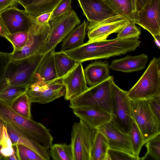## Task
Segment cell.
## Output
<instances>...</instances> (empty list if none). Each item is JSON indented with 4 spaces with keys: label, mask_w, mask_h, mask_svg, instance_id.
<instances>
[{
    "label": "cell",
    "mask_w": 160,
    "mask_h": 160,
    "mask_svg": "<svg viewBox=\"0 0 160 160\" xmlns=\"http://www.w3.org/2000/svg\"><path fill=\"white\" fill-rule=\"evenodd\" d=\"M139 38H116L87 42L74 48L65 51L77 62L106 59L134 51L140 45Z\"/></svg>",
    "instance_id": "obj_1"
},
{
    "label": "cell",
    "mask_w": 160,
    "mask_h": 160,
    "mask_svg": "<svg viewBox=\"0 0 160 160\" xmlns=\"http://www.w3.org/2000/svg\"><path fill=\"white\" fill-rule=\"evenodd\" d=\"M0 119L21 131L47 148H49L52 144L53 137L49 130L44 125L18 114L9 105L0 101Z\"/></svg>",
    "instance_id": "obj_2"
},
{
    "label": "cell",
    "mask_w": 160,
    "mask_h": 160,
    "mask_svg": "<svg viewBox=\"0 0 160 160\" xmlns=\"http://www.w3.org/2000/svg\"><path fill=\"white\" fill-rule=\"evenodd\" d=\"M46 54L40 53L28 59L11 61L0 81V93L11 87L22 86L28 89L34 82L36 71Z\"/></svg>",
    "instance_id": "obj_3"
},
{
    "label": "cell",
    "mask_w": 160,
    "mask_h": 160,
    "mask_svg": "<svg viewBox=\"0 0 160 160\" xmlns=\"http://www.w3.org/2000/svg\"><path fill=\"white\" fill-rule=\"evenodd\" d=\"M113 81V76H109L102 82L88 87L83 93L70 101L69 107L72 109L79 107L93 108L111 114L112 85Z\"/></svg>",
    "instance_id": "obj_4"
},
{
    "label": "cell",
    "mask_w": 160,
    "mask_h": 160,
    "mask_svg": "<svg viewBox=\"0 0 160 160\" xmlns=\"http://www.w3.org/2000/svg\"><path fill=\"white\" fill-rule=\"evenodd\" d=\"M131 100H147L160 95V59L154 57L143 75L127 92Z\"/></svg>",
    "instance_id": "obj_5"
},
{
    "label": "cell",
    "mask_w": 160,
    "mask_h": 160,
    "mask_svg": "<svg viewBox=\"0 0 160 160\" xmlns=\"http://www.w3.org/2000/svg\"><path fill=\"white\" fill-rule=\"evenodd\" d=\"M29 15L30 22L28 31V41L22 49L11 53V61L28 59L40 54L49 35L51 29L49 22L43 24L38 23L36 17Z\"/></svg>",
    "instance_id": "obj_6"
},
{
    "label": "cell",
    "mask_w": 160,
    "mask_h": 160,
    "mask_svg": "<svg viewBox=\"0 0 160 160\" xmlns=\"http://www.w3.org/2000/svg\"><path fill=\"white\" fill-rule=\"evenodd\" d=\"M98 132V129L81 120L73 124L70 143L73 160H90L91 148Z\"/></svg>",
    "instance_id": "obj_7"
},
{
    "label": "cell",
    "mask_w": 160,
    "mask_h": 160,
    "mask_svg": "<svg viewBox=\"0 0 160 160\" xmlns=\"http://www.w3.org/2000/svg\"><path fill=\"white\" fill-rule=\"evenodd\" d=\"M131 113L143 137L144 143L160 133V122L151 111L146 100L131 99Z\"/></svg>",
    "instance_id": "obj_8"
},
{
    "label": "cell",
    "mask_w": 160,
    "mask_h": 160,
    "mask_svg": "<svg viewBox=\"0 0 160 160\" xmlns=\"http://www.w3.org/2000/svg\"><path fill=\"white\" fill-rule=\"evenodd\" d=\"M127 92L113 82L111 101L112 120L121 130L128 134L133 120L131 113V99Z\"/></svg>",
    "instance_id": "obj_9"
},
{
    "label": "cell",
    "mask_w": 160,
    "mask_h": 160,
    "mask_svg": "<svg viewBox=\"0 0 160 160\" xmlns=\"http://www.w3.org/2000/svg\"><path fill=\"white\" fill-rule=\"evenodd\" d=\"M80 22V20L73 10L63 17L49 22L50 32L40 53L46 54L55 49L58 44L63 41Z\"/></svg>",
    "instance_id": "obj_10"
},
{
    "label": "cell",
    "mask_w": 160,
    "mask_h": 160,
    "mask_svg": "<svg viewBox=\"0 0 160 160\" xmlns=\"http://www.w3.org/2000/svg\"><path fill=\"white\" fill-rule=\"evenodd\" d=\"M130 20L121 15H117L101 21L89 22L87 27L88 42L106 39L110 34L118 33Z\"/></svg>",
    "instance_id": "obj_11"
},
{
    "label": "cell",
    "mask_w": 160,
    "mask_h": 160,
    "mask_svg": "<svg viewBox=\"0 0 160 160\" xmlns=\"http://www.w3.org/2000/svg\"><path fill=\"white\" fill-rule=\"evenodd\" d=\"M160 0H148L135 15L134 21L153 37L160 35Z\"/></svg>",
    "instance_id": "obj_12"
},
{
    "label": "cell",
    "mask_w": 160,
    "mask_h": 160,
    "mask_svg": "<svg viewBox=\"0 0 160 160\" xmlns=\"http://www.w3.org/2000/svg\"><path fill=\"white\" fill-rule=\"evenodd\" d=\"M60 80L65 88L64 98L69 101L78 97L88 88L82 62H78L73 69Z\"/></svg>",
    "instance_id": "obj_13"
},
{
    "label": "cell",
    "mask_w": 160,
    "mask_h": 160,
    "mask_svg": "<svg viewBox=\"0 0 160 160\" xmlns=\"http://www.w3.org/2000/svg\"><path fill=\"white\" fill-rule=\"evenodd\" d=\"M97 129L107 138L109 148L133 155L128 134L121 130L112 119Z\"/></svg>",
    "instance_id": "obj_14"
},
{
    "label": "cell",
    "mask_w": 160,
    "mask_h": 160,
    "mask_svg": "<svg viewBox=\"0 0 160 160\" xmlns=\"http://www.w3.org/2000/svg\"><path fill=\"white\" fill-rule=\"evenodd\" d=\"M77 0L88 22L101 21L118 14L105 0Z\"/></svg>",
    "instance_id": "obj_15"
},
{
    "label": "cell",
    "mask_w": 160,
    "mask_h": 160,
    "mask_svg": "<svg viewBox=\"0 0 160 160\" xmlns=\"http://www.w3.org/2000/svg\"><path fill=\"white\" fill-rule=\"evenodd\" d=\"M0 17L9 33L28 32L30 22L29 15L25 10L16 6L9 8L0 13Z\"/></svg>",
    "instance_id": "obj_16"
},
{
    "label": "cell",
    "mask_w": 160,
    "mask_h": 160,
    "mask_svg": "<svg viewBox=\"0 0 160 160\" xmlns=\"http://www.w3.org/2000/svg\"><path fill=\"white\" fill-rule=\"evenodd\" d=\"M5 123L13 146L18 144L24 145L35 152L42 158L43 160L50 159L51 157L49 148H47L38 143L17 128L9 124Z\"/></svg>",
    "instance_id": "obj_17"
},
{
    "label": "cell",
    "mask_w": 160,
    "mask_h": 160,
    "mask_svg": "<svg viewBox=\"0 0 160 160\" xmlns=\"http://www.w3.org/2000/svg\"><path fill=\"white\" fill-rule=\"evenodd\" d=\"M75 115L91 127H98L112 120L111 114L106 111L95 108L79 107L72 109Z\"/></svg>",
    "instance_id": "obj_18"
},
{
    "label": "cell",
    "mask_w": 160,
    "mask_h": 160,
    "mask_svg": "<svg viewBox=\"0 0 160 160\" xmlns=\"http://www.w3.org/2000/svg\"><path fill=\"white\" fill-rule=\"evenodd\" d=\"M148 60V56L142 54L137 56H128L112 61L109 68L124 72L138 71L143 69Z\"/></svg>",
    "instance_id": "obj_19"
},
{
    "label": "cell",
    "mask_w": 160,
    "mask_h": 160,
    "mask_svg": "<svg viewBox=\"0 0 160 160\" xmlns=\"http://www.w3.org/2000/svg\"><path fill=\"white\" fill-rule=\"evenodd\" d=\"M65 92V88L58 81L49 84L41 92H35L28 90L27 91L32 102L41 104L48 103L64 96Z\"/></svg>",
    "instance_id": "obj_20"
},
{
    "label": "cell",
    "mask_w": 160,
    "mask_h": 160,
    "mask_svg": "<svg viewBox=\"0 0 160 160\" xmlns=\"http://www.w3.org/2000/svg\"><path fill=\"white\" fill-rule=\"evenodd\" d=\"M55 49L47 53L35 73L34 81L48 84L58 81L56 72L54 52Z\"/></svg>",
    "instance_id": "obj_21"
},
{
    "label": "cell",
    "mask_w": 160,
    "mask_h": 160,
    "mask_svg": "<svg viewBox=\"0 0 160 160\" xmlns=\"http://www.w3.org/2000/svg\"><path fill=\"white\" fill-rule=\"evenodd\" d=\"M109 68L106 62L95 61L89 64L84 69L87 84L91 87L107 79L110 76Z\"/></svg>",
    "instance_id": "obj_22"
},
{
    "label": "cell",
    "mask_w": 160,
    "mask_h": 160,
    "mask_svg": "<svg viewBox=\"0 0 160 160\" xmlns=\"http://www.w3.org/2000/svg\"><path fill=\"white\" fill-rule=\"evenodd\" d=\"M88 23L84 20L76 27L63 40L62 51L77 48L84 43Z\"/></svg>",
    "instance_id": "obj_23"
},
{
    "label": "cell",
    "mask_w": 160,
    "mask_h": 160,
    "mask_svg": "<svg viewBox=\"0 0 160 160\" xmlns=\"http://www.w3.org/2000/svg\"><path fill=\"white\" fill-rule=\"evenodd\" d=\"M55 67L58 80L66 76L74 67L78 62L69 56L65 51L54 52Z\"/></svg>",
    "instance_id": "obj_24"
},
{
    "label": "cell",
    "mask_w": 160,
    "mask_h": 160,
    "mask_svg": "<svg viewBox=\"0 0 160 160\" xmlns=\"http://www.w3.org/2000/svg\"><path fill=\"white\" fill-rule=\"evenodd\" d=\"M62 0H35L24 10L27 13L36 17L43 13L52 12Z\"/></svg>",
    "instance_id": "obj_25"
},
{
    "label": "cell",
    "mask_w": 160,
    "mask_h": 160,
    "mask_svg": "<svg viewBox=\"0 0 160 160\" xmlns=\"http://www.w3.org/2000/svg\"><path fill=\"white\" fill-rule=\"evenodd\" d=\"M109 148L107 138L98 131L91 148L90 160H107Z\"/></svg>",
    "instance_id": "obj_26"
},
{
    "label": "cell",
    "mask_w": 160,
    "mask_h": 160,
    "mask_svg": "<svg viewBox=\"0 0 160 160\" xmlns=\"http://www.w3.org/2000/svg\"><path fill=\"white\" fill-rule=\"evenodd\" d=\"M31 98L27 92L15 99L9 106L11 108L18 114L27 118H32Z\"/></svg>",
    "instance_id": "obj_27"
},
{
    "label": "cell",
    "mask_w": 160,
    "mask_h": 160,
    "mask_svg": "<svg viewBox=\"0 0 160 160\" xmlns=\"http://www.w3.org/2000/svg\"><path fill=\"white\" fill-rule=\"evenodd\" d=\"M50 157L53 160H73L71 144L55 143L49 148Z\"/></svg>",
    "instance_id": "obj_28"
},
{
    "label": "cell",
    "mask_w": 160,
    "mask_h": 160,
    "mask_svg": "<svg viewBox=\"0 0 160 160\" xmlns=\"http://www.w3.org/2000/svg\"><path fill=\"white\" fill-rule=\"evenodd\" d=\"M119 15L130 20H134L135 14L130 0H105Z\"/></svg>",
    "instance_id": "obj_29"
},
{
    "label": "cell",
    "mask_w": 160,
    "mask_h": 160,
    "mask_svg": "<svg viewBox=\"0 0 160 160\" xmlns=\"http://www.w3.org/2000/svg\"><path fill=\"white\" fill-rule=\"evenodd\" d=\"M128 134L133 155L140 158L139 156L141 149L145 143L141 132L133 121L131 124Z\"/></svg>",
    "instance_id": "obj_30"
},
{
    "label": "cell",
    "mask_w": 160,
    "mask_h": 160,
    "mask_svg": "<svg viewBox=\"0 0 160 160\" xmlns=\"http://www.w3.org/2000/svg\"><path fill=\"white\" fill-rule=\"evenodd\" d=\"M28 89V88L22 86L8 88L0 93V101L10 106L15 99L27 92Z\"/></svg>",
    "instance_id": "obj_31"
},
{
    "label": "cell",
    "mask_w": 160,
    "mask_h": 160,
    "mask_svg": "<svg viewBox=\"0 0 160 160\" xmlns=\"http://www.w3.org/2000/svg\"><path fill=\"white\" fill-rule=\"evenodd\" d=\"M28 39V32H20L8 34L6 39L11 44L13 48L12 52H14L23 48Z\"/></svg>",
    "instance_id": "obj_32"
},
{
    "label": "cell",
    "mask_w": 160,
    "mask_h": 160,
    "mask_svg": "<svg viewBox=\"0 0 160 160\" xmlns=\"http://www.w3.org/2000/svg\"><path fill=\"white\" fill-rule=\"evenodd\" d=\"M147 152L141 159H144L149 155L154 159L160 160V133L152 137L146 143Z\"/></svg>",
    "instance_id": "obj_33"
},
{
    "label": "cell",
    "mask_w": 160,
    "mask_h": 160,
    "mask_svg": "<svg viewBox=\"0 0 160 160\" xmlns=\"http://www.w3.org/2000/svg\"><path fill=\"white\" fill-rule=\"evenodd\" d=\"M14 146L18 160H43L39 155L28 147L18 144Z\"/></svg>",
    "instance_id": "obj_34"
},
{
    "label": "cell",
    "mask_w": 160,
    "mask_h": 160,
    "mask_svg": "<svg viewBox=\"0 0 160 160\" xmlns=\"http://www.w3.org/2000/svg\"><path fill=\"white\" fill-rule=\"evenodd\" d=\"M72 0H62L53 11L49 22L56 20L69 13L72 10Z\"/></svg>",
    "instance_id": "obj_35"
},
{
    "label": "cell",
    "mask_w": 160,
    "mask_h": 160,
    "mask_svg": "<svg viewBox=\"0 0 160 160\" xmlns=\"http://www.w3.org/2000/svg\"><path fill=\"white\" fill-rule=\"evenodd\" d=\"M134 20H130L128 24L118 32L117 38H125L129 37L139 38L141 31L135 25Z\"/></svg>",
    "instance_id": "obj_36"
},
{
    "label": "cell",
    "mask_w": 160,
    "mask_h": 160,
    "mask_svg": "<svg viewBox=\"0 0 160 160\" xmlns=\"http://www.w3.org/2000/svg\"><path fill=\"white\" fill-rule=\"evenodd\" d=\"M141 158H137L123 151L109 148L107 160H138Z\"/></svg>",
    "instance_id": "obj_37"
},
{
    "label": "cell",
    "mask_w": 160,
    "mask_h": 160,
    "mask_svg": "<svg viewBox=\"0 0 160 160\" xmlns=\"http://www.w3.org/2000/svg\"><path fill=\"white\" fill-rule=\"evenodd\" d=\"M0 145L2 148H11L13 147L8 132L6 123L0 119Z\"/></svg>",
    "instance_id": "obj_38"
},
{
    "label": "cell",
    "mask_w": 160,
    "mask_h": 160,
    "mask_svg": "<svg viewBox=\"0 0 160 160\" xmlns=\"http://www.w3.org/2000/svg\"><path fill=\"white\" fill-rule=\"evenodd\" d=\"M146 100L151 111L158 121L160 122V95Z\"/></svg>",
    "instance_id": "obj_39"
},
{
    "label": "cell",
    "mask_w": 160,
    "mask_h": 160,
    "mask_svg": "<svg viewBox=\"0 0 160 160\" xmlns=\"http://www.w3.org/2000/svg\"><path fill=\"white\" fill-rule=\"evenodd\" d=\"M11 53L0 51V81L4 75L11 60Z\"/></svg>",
    "instance_id": "obj_40"
},
{
    "label": "cell",
    "mask_w": 160,
    "mask_h": 160,
    "mask_svg": "<svg viewBox=\"0 0 160 160\" xmlns=\"http://www.w3.org/2000/svg\"><path fill=\"white\" fill-rule=\"evenodd\" d=\"M16 0H0V13L6 9L17 6Z\"/></svg>",
    "instance_id": "obj_41"
},
{
    "label": "cell",
    "mask_w": 160,
    "mask_h": 160,
    "mask_svg": "<svg viewBox=\"0 0 160 160\" xmlns=\"http://www.w3.org/2000/svg\"><path fill=\"white\" fill-rule=\"evenodd\" d=\"M52 12L43 13L36 17L37 22L41 24L49 22Z\"/></svg>",
    "instance_id": "obj_42"
},
{
    "label": "cell",
    "mask_w": 160,
    "mask_h": 160,
    "mask_svg": "<svg viewBox=\"0 0 160 160\" xmlns=\"http://www.w3.org/2000/svg\"><path fill=\"white\" fill-rule=\"evenodd\" d=\"M9 33L5 24L0 17V36L6 39Z\"/></svg>",
    "instance_id": "obj_43"
},
{
    "label": "cell",
    "mask_w": 160,
    "mask_h": 160,
    "mask_svg": "<svg viewBox=\"0 0 160 160\" xmlns=\"http://www.w3.org/2000/svg\"><path fill=\"white\" fill-rule=\"evenodd\" d=\"M148 0H136V13L140 11L143 7Z\"/></svg>",
    "instance_id": "obj_44"
},
{
    "label": "cell",
    "mask_w": 160,
    "mask_h": 160,
    "mask_svg": "<svg viewBox=\"0 0 160 160\" xmlns=\"http://www.w3.org/2000/svg\"><path fill=\"white\" fill-rule=\"evenodd\" d=\"M35 0H16L18 3L22 6L24 8L32 3Z\"/></svg>",
    "instance_id": "obj_45"
},
{
    "label": "cell",
    "mask_w": 160,
    "mask_h": 160,
    "mask_svg": "<svg viewBox=\"0 0 160 160\" xmlns=\"http://www.w3.org/2000/svg\"><path fill=\"white\" fill-rule=\"evenodd\" d=\"M154 41L156 46L159 49L160 48V35H156L153 37Z\"/></svg>",
    "instance_id": "obj_46"
},
{
    "label": "cell",
    "mask_w": 160,
    "mask_h": 160,
    "mask_svg": "<svg viewBox=\"0 0 160 160\" xmlns=\"http://www.w3.org/2000/svg\"><path fill=\"white\" fill-rule=\"evenodd\" d=\"M7 160H18L17 155V154L15 150L14 153L11 156L8 157L7 158Z\"/></svg>",
    "instance_id": "obj_47"
},
{
    "label": "cell",
    "mask_w": 160,
    "mask_h": 160,
    "mask_svg": "<svg viewBox=\"0 0 160 160\" xmlns=\"http://www.w3.org/2000/svg\"><path fill=\"white\" fill-rule=\"evenodd\" d=\"M133 6V11L135 15L136 13V0H130Z\"/></svg>",
    "instance_id": "obj_48"
},
{
    "label": "cell",
    "mask_w": 160,
    "mask_h": 160,
    "mask_svg": "<svg viewBox=\"0 0 160 160\" xmlns=\"http://www.w3.org/2000/svg\"><path fill=\"white\" fill-rule=\"evenodd\" d=\"M2 146L0 145V160H5V158L2 155L1 152V149L2 148Z\"/></svg>",
    "instance_id": "obj_49"
}]
</instances>
